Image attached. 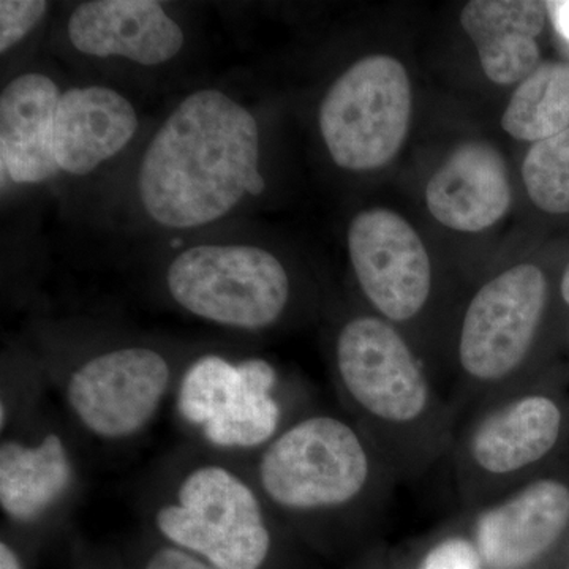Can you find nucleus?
Returning <instances> with one entry per match:
<instances>
[{
  "label": "nucleus",
  "instance_id": "nucleus-1",
  "mask_svg": "<svg viewBox=\"0 0 569 569\" xmlns=\"http://www.w3.org/2000/svg\"><path fill=\"white\" fill-rule=\"evenodd\" d=\"M260 130L252 112L227 93L206 89L160 127L138 178L141 203L162 227H201L261 194Z\"/></svg>",
  "mask_w": 569,
  "mask_h": 569
},
{
  "label": "nucleus",
  "instance_id": "nucleus-2",
  "mask_svg": "<svg viewBox=\"0 0 569 569\" xmlns=\"http://www.w3.org/2000/svg\"><path fill=\"white\" fill-rule=\"evenodd\" d=\"M149 518L168 545L216 569H261L272 550L264 498L247 470L219 455L176 468Z\"/></svg>",
  "mask_w": 569,
  "mask_h": 569
},
{
  "label": "nucleus",
  "instance_id": "nucleus-3",
  "mask_svg": "<svg viewBox=\"0 0 569 569\" xmlns=\"http://www.w3.org/2000/svg\"><path fill=\"white\" fill-rule=\"evenodd\" d=\"M269 509L293 516L342 511L372 473L369 451L350 422L310 415L282 427L247 470Z\"/></svg>",
  "mask_w": 569,
  "mask_h": 569
},
{
  "label": "nucleus",
  "instance_id": "nucleus-4",
  "mask_svg": "<svg viewBox=\"0 0 569 569\" xmlns=\"http://www.w3.org/2000/svg\"><path fill=\"white\" fill-rule=\"evenodd\" d=\"M171 299L192 316L241 331L279 321L290 301L287 269L253 246H197L176 257L167 272Z\"/></svg>",
  "mask_w": 569,
  "mask_h": 569
},
{
  "label": "nucleus",
  "instance_id": "nucleus-5",
  "mask_svg": "<svg viewBox=\"0 0 569 569\" xmlns=\"http://www.w3.org/2000/svg\"><path fill=\"white\" fill-rule=\"evenodd\" d=\"M406 67L391 56H367L340 74L320 108L326 148L339 167L369 171L391 162L410 127Z\"/></svg>",
  "mask_w": 569,
  "mask_h": 569
},
{
  "label": "nucleus",
  "instance_id": "nucleus-6",
  "mask_svg": "<svg viewBox=\"0 0 569 569\" xmlns=\"http://www.w3.org/2000/svg\"><path fill=\"white\" fill-rule=\"evenodd\" d=\"M178 381L170 359L156 348L119 347L74 366L59 392L88 436L123 441L152 425Z\"/></svg>",
  "mask_w": 569,
  "mask_h": 569
},
{
  "label": "nucleus",
  "instance_id": "nucleus-7",
  "mask_svg": "<svg viewBox=\"0 0 569 569\" xmlns=\"http://www.w3.org/2000/svg\"><path fill=\"white\" fill-rule=\"evenodd\" d=\"M336 367L350 402L381 425H413L430 406V387L418 359L381 318H353L340 329Z\"/></svg>",
  "mask_w": 569,
  "mask_h": 569
},
{
  "label": "nucleus",
  "instance_id": "nucleus-8",
  "mask_svg": "<svg viewBox=\"0 0 569 569\" xmlns=\"http://www.w3.org/2000/svg\"><path fill=\"white\" fill-rule=\"evenodd\" d=\"M548 283L535 264H519L471 299L459 340L460 366L482 383L515 373L529 355L545 312Z\"/></svg>",
  "mask_w": 569,
  "mask_h": 569
},
{
  "label": "nucleus",
  "instance_id": "nucleus-9",
  "mask_svg": "<svg viewBox=\"0 0 569 569\" xmlns=\"http://www.w3.org/2000/svg\"><path fill=\"white\" fill-rule=\"evenodd\" d=\"M356 279L378 312L408 321L421 312L432 287V269L421 238L399 213L369 209L348 230Z\"/></svg>",
  "mask_w": 569,
  "mask_h": 569
},
{
  "label": "nucleus",
  "instance_id": "nucleus-10",
  "mask_svg": "<svg viewBox=\"0 0 569 569\" xmlns=\"http://www.w3.org/2000/svg\"><path fill=\"white\" fill-rule=\"evenodd\" d=\"M77 485L69 441L51 427L11 429L0 443V509L14 526L52 518Z\"/></svg>",
  "mask_w": 569,
  "mask_h": 569
},
{
  "label": "nucleus",
  "instance_id": "nucleus-11",
  "mask_svg": "<svg viewBox=\"0 0 569 569\" xmlns=\"http://www.w3.org/2000/svg\"><path fill=\"white\" fill-rule=\"evenodd\" d=\"M71 44L93 58H119L160 66L183 44L178 22L153 0H93L78 7L69 21Z\"/></svg>",
  "mask_w": 569,
  "mask_h": 569
},
{
  "label": "nucleus",
  "instance_id": "nucleus-12",
  "mask_svg": "<svg viewBox=\"0 0 569 569\" xmlns=\"http://www.w3.org/2000/svg\"><path fill=\"white\" fill-rule=\"evenodd\" d=\"M569 523V488L539 479L477 522V549L490 569H522L539 559Z\"/></svg>",
  "mask_w": 569,
  "mask_h": 569
},
{
  "label": "nucleus",
  "instance_id": "nucleus-13",
  "mask_svg": "<svg viewBox=\"0 0 569 569\" xmlns=\"http://www.w3.org/2000/svg\"><path fill=\"white\" fill-rule=\"evenodd\" d=\"M427 208L445 227L478 233L496 224L511 206L507 164L488 142H466L432 176Z\"/></svg>",
  "mask_w": 569,
  "mask_h": 569
},
{
  "label": "nucleus",
  "instance_id": "nucleus-14",
  "mask_svg": "<svg viewBox=\"0 0 569 569\" xmlns=\"http://www.w3.org/2000/svg\"><path fill=\"white\" fill-rule=\"evenodd\" d=\"M62 93L41 73H24L0 96V164L14 183L48 181L56 160V116Z\"/></svg>",
  "mask_w": 569,
  "mask_h": 569
},
{
  "label": "nucleus",
  "instance_id": "nucleus-15",
  "mask_svg": "<svg viewBox=\"0 0 569 569\" xmlns=\"http://www.w3.org/2000/svg\"><path fill=\"white\" fill-rule=\"evenodd\" d=\"M138 116L133 104L102 86L63 92L56 116V160L73 176L92 173L134 137Z\"/></svg>",
  "mask_w": 569,
  "mask_h": 569
},
{
  "label": "nucleus",
  "instance_id": "nucleus-16",
  "mask_svg": "<svg viewBox=\"0 0 569 569\" xmlns=\"http://www.w3.org/2000/svg\"><path fill=\"white\" fill-rule=\"evenodd\" d=\"M548 7L535 0H471L460 22L473 43L486 77L496 84L522 82L539 67L537 39Z\"/></svg>",
  "mask_w": 569,
  "mask_h": 569
},
{
  "label": "nucleus",
  "instance_id": "nucleus-17",
  "mask_svg": "<svg viewBox=\"0 0 569 569\" xmlns=\"http://www.w3.org/2000/svg\"><path fill=\"white\" fill-rule=\"evenodd\" d=\"M560 429L561 411L552 399L520 397L479 422L470 441L471 459L493 477L518 473L552 451Z\"/></svg>",
  "mask_w": 569,
  "mask_h": 569
},
{
  "label": "nucleus",
  "instance_id": "nucleus-18",
  "mask_svg": "<svg viewBox=\"0 0 569 569\" xmlns=\"http://www.w3.org/2000/svg\"><path fill=\"white\" fill-rule=\"evenodd\" d=\"M239 365L241 380L220 413L200 432L211 451L223 455L257 452L282 430L274 366L261 358L244 359Z\"/></svg>",
  "mask_w": 569,
  "mask_h": 569
},
{
  "label": "nucleus",
  "instance_id": "nucleus-19",
  "mask_svg": "<svg viewBox=\"0 0 569 569\" xmlns=\"http://www.w3.org/2000/svg\"><path fill=\"white\" fill-rule=\"evenodd\" d=\"M501 126L520 141H542L569 127V66L542 62L512 93Z\"/></svg>",
  "mask_w": 569,
  "mask_h": 569
},
{
  "label": "nucleus",
  "instance_id": "nucleus-20",
  "mask_svg": "<svg viewBox=\"0 0 569 569\" xmlns=\"http://www.w3.org/2000/svg\"><path fill=\"white\" fill-rule=\"evenodd\" d=\"M241 377V365L219 355H204L179 376L176 411L198 433L222 410Z\"/></svg>",
  "mask_w": 569,
  "mask_h": 569
},
{
  "label": "nucleus",
  "instance_id": "nucleus-21",
  "mask_svg": "<svg viewBox=\"0 0 569 569\" xmlns=\"http://www.w3.org/2000/svg\"><path fill=\"white\" fill-rule=\"evenodd\" d=\"M522 178L530 200L541 211L569 212V127L531 146L523 159Z\"/></svg>",
  "mask_w": 569,
  "mask_h": 569
},
{
  "label": "nucleus",
  "instance_id": "nucleus-22",
  "mask_svg": "<svg viewBox=\"0 0 569 569\" xmlns=\"http://www.w3.org/2000/svg\"><path fill=\"white\" fill-rule=\"evenodd\" d=\"M48 10L43 0H2L0 2V51L20 43L39 24Z\"/></svg>",
  "mask_w": 569,
  "mask_h": 569
},
{
  "label": "nucleus",
  "instance_id": "nucleus-23",
  "mask_svg": "<svg viewBox=\"0 0 569 569\" xmlns=\"http://www.w3.org/2000/svg\"><path fill=\"white\" fill-rule=\"evenodd\" d=\"M419 569H481V556L467 539L451 538L430 550Z\"/></svg>",
  "mask_w": 569,
  "mask_h": 569
},
{
  "label": "nucleus",
  "instance_id": "nucleus-24",
  "mask_svg": "<svg viewBox=\"0 0 569 569\" xmlns=\"http://www.w3.org/2000/svg\"><path fill=\"white\" fill-rule=\"evenodd\" d=\"M142 569H216L200 559V557L193 556V553L187 552L181 548H176L173 545L160 546L156 552L149 557Z\"/></svg>",
  "mask_w": 569,
  "mask_h": 569
},
{
  "label": "nucleus",
  "instance_id": "nucleus-25",
  "mask_svg": "<svg viewBox=\"0 0 569 569\" xmlns=\"http://www.w3.org/2000/svg\"><path fill=\"white\" fill-rule=\"evenodd\" d=\"M553 26L569 41V0L567 2H546Z\"/></svg>",
  "mask_w": 569,
  "mask_h": 569
},
{
  "label": "nucleus",
  "instance_id": "nucleus-26",
  "mask_svg": "<svg viewBox=\"0 0 569 569\" xmlns=\"http://www.w3.org/2000/svg\"><path fill=\"white\" fill-rule=\"evenodd\" d=\"M0 569H22L17 550L6 539L0 542Z\"/></svg>",
  "mask_w": 569,
  "mask_h": 569
},
{
  "label": "nucleus",
  "instance_id": "nucleus-27",
  "mask_svg": "<svg viewBox=\"0 0 569 569\" xmlns=\"http://www.w3.org/2000/svg\"><path fill=\"white\" fill-rule=\"evenodd\" d=\"M561 296H563L565 302L569 306V264L567 271H565L563 279H561Z\"/></svg>",
  "mask_w": 569,
  "mask_h": 569
}]
</instances>
